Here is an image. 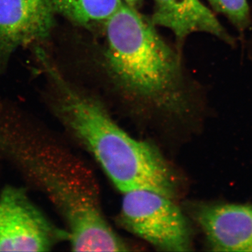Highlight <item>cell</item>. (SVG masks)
Listing matches in <instances>:
<instances>
[{
	"label": "cell",
	"instance_id": "cell-1",
	"mask_svg": "<svg viewBox=\"0 0 252 252\" xmlns=\"http://www.w3.org/2000/svg\"><path fill=\"white\" fill-rule=\"evenodd\" d=\"M103 31L104 67L123 114L141 137L169 154L200 135L207 118L203 101L151 20L124 4Z\"/></svg>",
	"mask_w": 252,
	"mask_h": 252
},
{
	"label": "cell",
	"instance_id": "cell-2",
	"mask_svg": "<svg viewBox=\"0 0 252 252\" xmlns=\"http://www.w3.org/2000/svg\"><path fill=\"white\" fill-rule=\"evenodd\" d=\"M36 56L51 81L50 102L56 119L117 190L149 189L185 200L190 180L163 149L130 134L104 101L68 83L44 50H38Z\"/></svg>",
	"mask_w": 252,
	"mask_h": 252
},
{
	"label": "cell",
	"instance_id": "cell-3",
	"mask_svg": "<svg viewBox=\"0 0 252 252\" xmlns=\"http://www.w3.org/2000/svg\"><path fill=\"white\" fill-rule=\"evenodd\" d=\"M15 165L49 199L62 217L74 252H130L104 214L95 174L82 158L51 137L23 145Z\"/></svg>",
	"mask_w": 252,
	"mask_h": 252
},
{
	"label": "cell",
	"instance_id": "cell-4",
	"mask_svg": "<svg viewBox=\"0 0 252 252\" xmlns=\"http://www.w3.org/2000/svg\"><path fill=\"white\" fill-rule=\"evenodd\" d=\"M116 220L158 251L191 252L195 228L182 202L149 189L123 193Z\"/></svg>",
	"mask_w": 252,
	"mask_h": 252
},
{
	"label": "cell",
	"instance_id": "cell-5",
	"mask_svg": "<svg viewBox=\"0 0 252 252\" xmlns=\"http://www.w3.org/2000/svg\"><path fill=\"white\" fill-rule=\"evenodd\" d=\"M22 188L8 186L0 193V252H48L67 241Z\"/></svg>",
	"mask_w": 252,
	"mask_h": 252
},
{
	"label": "cell",
	"instance_id": "cell-6",
	"mask_svg": "<svg viewBox=\"0 0 252 252\" xmlns=\"http://www.w3.org/2000/svg\"><path fill=\"white\" fill-rule=\"evenodd\" d=\"M182 206L212 252H252V204L184 200Z\"/></svg>",
	"mask_w": 252,
	"mask_h": 252
},
{
	"label": "cell",
	"instance_id": "cell-7",
	"mask_svg": "<svg viewBox=\"0 0 252 252\" xmlns=\"http://www.w3.org/2000/svg\"><path fill=\"white\" fill-rule=\"evenodd\" d=\"M56 13L53 0H0V65L18 48L46 41Z\"/></svg>",
	"mask_w": 252,
	"mask_h": 252
},
{
	"label": "cell",
	"instance_id": "cell-8",
	"mask_svg": "<svg viewBox=\"0 0 252 252\" xmlns=\"http://www.w3.org/2000/svg\"><path fill=\"white\" fill-rule=\"evenodd\" d=\"M154 4L151 21L156 27L170 30L179 42L193 33L204 32L234 44V39L200 0H154Z\"/></svg>",
	"mask_w": 252,
	"mask_h": 252
},
{
	"label": "cell",
	"instance_id": "cell-9",
	"mask_svg": "<svg viewBox=\"0 0 252 252\" xmlns=\"http://www.w3.org/2000/svg\"><path fill=\"white\" fill-rule=\"evenodd\" d=\"M56 13L89 31L103 30L109 18L124 4L122 0H53Z\"/></svg>",
	"mask_w": 252,
	"mask_h": 252
},
{
	"label": "cell",
	"instance_id": "cell-10",
	"mask_svg": "<svg viewBox=\"0 0 252 252\" xmlns=\"http://www.w3.org/2000/svg\"><path fill=\"white\" fill-rule=\"evenodd\" d=\"M212 9L223 15L240 32L251 24V12L248 0H207Z\"/></svg>",
	"mask_w": 252,
	"mask_h": 252
},
{
	"label": "cell",
	"instance_id": "cell-11",
	"mask_svg": "<svg viewBox=\"0 0 252 252\" xmlns=\"http://www.w3.org/2000/svg\"><path fill=\"white\" fill-rule=\"evenodd\" d=\"M124 4L127 5L132 9L139 10L143 4L144 0H122Z\"/></svg>",
	"mask_w": 252,
	"mask_h": 252
}]
</instances>
